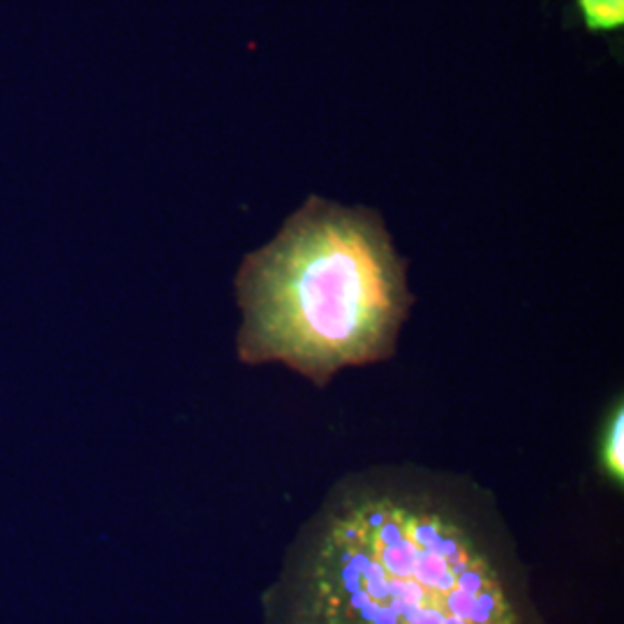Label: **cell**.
Returning <instances> with one entry per match:
<instances>
[{"label": "cell", "instance_id": "1", "mask_svg": "<svg viewBox=\"0 0 624 624\" xmlns=\"http://www.w3.org/2000/svg\"><path fill=\"white\" fill-rule=\"evenodd\" d=\"M238 301L243 359L322 384L391 354L412 294L375 213L312 197L243 262Z\"/></svg>", "mask_w": 624, "mask_h": 624}, {"label": "cell", "instance_id": "2", "mask_svg": "<svg viewBox=\"0 0 624 624\" xmlns=\"http://www.w3.org/2000/svg\"><path fill=\"white\" fill-rule=\"evenodd\" d=\"M303 624H521L475 532L430 497L370 490L326 514Z\"/></svg>", "mask_w": 624, "mask_h": 624}, {"label": "cell", "instance_id": "3", "mask_svg": "<svg viewBox=\"0 0 624 624\" xmlns=\"http://www.w3.org/2000/svg\"><path fill=\"white\" fill-rule=\"evenodd\" d=\"M624 414L622 405L618 403V408H613L610 412L609 423H606L604 439H601V465L604 470L609 472V476L618 484H622L624 476V458H622V433H624Z\"/></svg>", "mask_w": 624, "mask_h": 624}, {"label": "cell", "instance_id": "4", "mask_svg": "<svg viewBox=\"0 0 624 624\" xmlns=\"http://www.w3.org/2000/svg\"><path fill=\"white\" fill-rule=\"evenodd\" d=\"M583 24L592 33H613L624 24V0H576Z\"/></svg>", "mask_w": 624, "mask_h": 624}]
</instances>
